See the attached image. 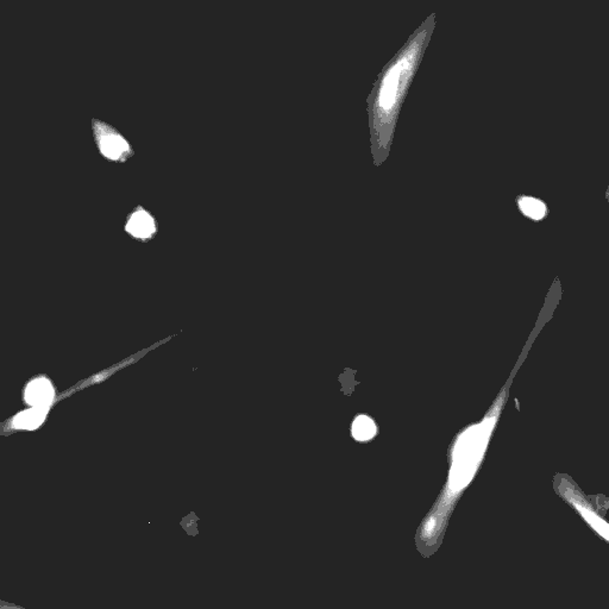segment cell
<instances>
[{
	"instance_id": "6da1fadb",
	"label": "cell",
	"mask_w": 609,
	"mask_h": 609,
	"mask_svg": "<svg viewBox=\"0 0 609 609\" xmlns=\"http://www.w3.org/2000/svg\"><path fill=\"white\" fill-rule=\"evenodd\" d=\"M435 15H431L400 51L384 66L371 92L368 102L371 153L375 166L387 160L392 145L397 115L418 66L422 61L431 35L435 30Z\"/></svg>"
},
{
	"instance_id": "7a4b0ae2",
	"label": "cell",
	"mask_w": 609,
	"mask_h": 609,
	"mask_svg": "<svg viewBox=\"0 0 609 609\" xmlns=\"http://www.w3.org/2000/svg\"><path fill=\"white\" fill-rule=\"evenodd\" d=\"M490 429V424L474 427L460 439L451 471V488L453 489L463 488L473 476L474 470L486 445Z\"/></svg>"
},
{
	"instance_id": "3957f363",
	"label": "cell",
	"mask_w": 609,
	"mask_h": 609,
	"mask_svg": "<svg viewBox=\"0 0 609 609\" xmlns=\"http://www.w3.org/2000/svg\"><path fill=\"white\" fill-rule=\"evenodd\" d=\"M563 490H564L563 494L568 498V501L574 505V507L581 513V516H583L585 521L600 534L601 537L609 541L608 523L603 520L602 516H599L597 512L592 509V506H589L588 503H585L582 495L577 494L571 488H564Z\"/></svg>"
},
{
	"instance_id": "277c9868",
	"label": "cell",
	"mask_w": 609,
	"mask_h": 609,
	"mask_svg": "<svg viewBox=\"0 0 609 609\" xmlns=\"http://www.w3.org/2000/svg\"><path fill=\"white\" fill-rule=\"evenodd\" d=\"M26 401L34 407L48 409L54 396V391L49 381L44 379L35 380L26 389Z\"/></svg>"
},
{
	"instance_id": "5b68a950",
	"label": "cell",
	"mask_w": 609,
	"mask_h": 609,
	"mask_svg": "<svg viewBox=\"0 0 609 609\" xmlns=\"http://www.w3.org/2000/svg\"><path fill=\"white\" fill-rule=\"evenodd\" d=\"M47 414V409L44 407H34V409L26 411L19 414L15 420V427L18 429H26V430H35L42 424Z\"/></svg>"
},
{
	"instance_id": "8992f818",
	"label": "cell",
	"mask_w": 609,
	"mask_h": 609,
	"mask_svg": "<svg viewBox=\"0 0 609 609\" xmlns=\"http://www.w3.org/2000/svg\"><path fill=\"white\" fill-rule=\"evenodd\" d=\"M353 433H354L355 438L361 440V442L369 440L376 435V425L371 418L361 415L355 420Z\"/></svg>"
},
{
	"instance_id": "52a82bcc",
	"label": "cell",
	"mask_w": 609,
	"mask_h": 609,
	"mask_svg": "<svg viewBox=\"0 0 609 609\" xmlns=\"http://www.w3.org/2000/svg\"><path fill=\"white\" fill-rule=\"evenodd\" d=\"M128 231L138 237H145L153 231V224L147 214L138 212L132 217L128 224Z\"/></svg>"
},
{
	"instance_id": "ba28073f",
	"label": "cell",
	"mask_w": 609,
	"mask_h": 609,
	"mask_svg": "<svg viewBox=\"0 0 609 609\" xmlns=\"http://www.w3.org/2000/svg\"><path fill=\"white\" fill-rule=\"evenodd\" d=\"M519 206L523 214L533 219H541L545 214V205L537 199L521 198L519 200Z\"/></svg>"
},
{
	"instance_id": "9c48e42d",
	"label": "cell",
	"mask_w": 609,
	"mask_h": 609,
	"mask_svg": "<svg viewBox=\"0 0 609 609\" xmlns=\"http://www.w3.org/2000/svg\"><path fill=\"white\" fill-rule=\"evenodd\" d=\"M127 148V144L123 140L115 138V137H106L102 141V153L111 158H118L120 153Z\"/></svg>"
},
{
	"instance_id": "30bf717a",
	"label": "cell",
	"mask_w": 609,
	"mask_h": 609,
	"mask_svg": "<svg viewBox=\"0 0 609 609\" xmlns=\"http://www.w3.org/2000/svg\"><path fill=\"white\" fill-rule=\"evenodd\" d=\"M1 609H24L23 607H18V606L10 605V603H6V602H1Z\"/></svg>"
}]
</instances>
